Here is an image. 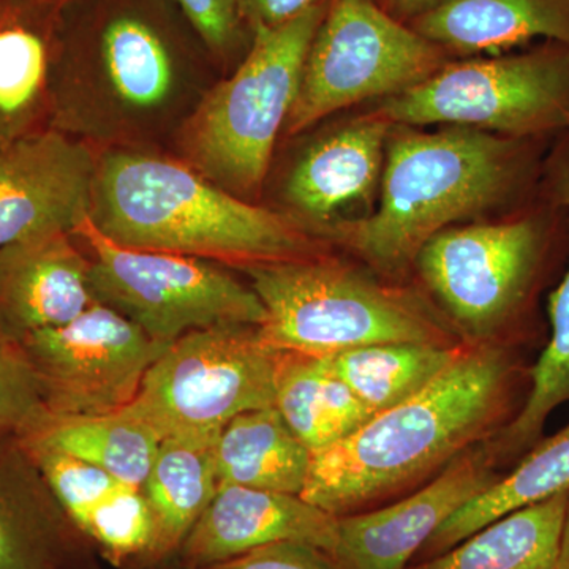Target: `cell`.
<instances>
[{"label": "cell", "mask_w": 569, "mask_h": 569, "mask_svg": "<svg viewBox=\"0 0 569 569\" xmlns=\"http://www.w3.org/2000/svg\"><path fill=\"white\" fill-rule=\"evenodd\" d=\"M329 0H236L239 17L258 28H279Z\"/></svg>", "instance_id": "cell-33"}, {"label": "cell", "mask_w": 569, "mask_h": 569, "mask_svg": "<svg viewBox=\"0 0 569 569\" xmlns=\"http://www.w3.org/2000/svg\"><path fill=\"white\" fill-rule=\"evenodd\" d=\"M274 407L312 456L335 447L372 413L335 376L323 356L280 351Z\"/></svg>", "instance_id": "cell-24"}, {"label": "cell", "mask_w": 569, "mask_h": 569, "mask_svg": "<svg viewBox=\"0 0 569 569\" xmlns=\"http://www.w3.org/2000/svg\"><path fill=\"white\" fill-rule=\"evenodd\" d=\"M430 43L466 54L546 39L569 44V0H441L411 21Z\"/></svg>", "instance_id": "cell-19"}, {"label": "cell", "mask_w": 569, "mask_h": 569, "mask_svg": "<svg viewBox=\"0 0 569 569\" xmlns=\"http://www.w3.org/2000/svg\"><path fill=\"white\" fill-rule=\"evenodd\" d=\"M312 452L295 436L276 407L231 419L213 443L219 485L301 496Z\"/></svg>", "instance_id": "cell-21"}, {"label": "cell", "mask_w": 569, "mask_h": 569, "mask_svg": "<svg viewBox=\"0 0 569 569\" xmlns=\"http://www.w3.org/2000/svg\"><path fill=\"white\" fill-rule=\"evenodd\" d=\"M170 569H190V568L182 567L181 563H178V561L174 560V565Z\"/></svg>", "instance_id": "cell-36"}, {"label": "cell", "mask_w": 569, "mask_h": 569, "mask_svg": "<svg viewBox=\"0 0 569 569\" xmlns=\"http://www.w3.org/2000/svg\"><path fill=\"white\" fill-rule=\"evenodd\" d=\"M565 490H569V425L542 437L508 475L445 520L411 563L433 559L493 520Z\"/></svg>", "instance_id": "cell-23"}, {"label": "cell", "mask_w": 569, "mask_h": 569, "mask_svg": "<svg viewBox=\"0 0 569 569\" xmlns=\"http://www.w3.org/2000/svg\"><path fill=\"white\" fill-rule=\"evenodd\" d=\"M264 307L269 346L329 356L381 343L460 346L459 336L406 291L320 257L247 266Z\"/></svg>", "instance_id": "cell-4"}, {"label": "cell", "mask_w": 569, "mask_h": 569, "mask_svg": "<svg viewBox=\"0 0 569 569\" xmlns=\"http://www.w3.org/2000/svg\"><path fill=\"white\" fill-rule=\"evenodd\" d=\"M71 522L119 568L151 565L157 530L141 488L26 440Z\"/></svg>", "instance_id": "cell-16"}, {"label": "cell", "mask_w": 569, "mask_h": 569, "mask_svg": "<svg viewBox=\"0 0 569 569\" xmlns=\"http://www.w3.org/2000/svg\"><path fill=\"white\" fill-rule=\"evenodd\" d=\"M466 346L381 343L323 358L331 372L377 417L429 387Z\"/></svg>", "instance_id": "cell-27"}, {"label": "cell", "mask_w": 569, "mask_h": 569, "mask_svg": "<svg viewBox=\"0 0 569 569\" xmlns=\"http://www.w3.org/2000/svg\"><path fill=\"white\" fill-rule=\"evenodd\" d=\"M51 421L21 340L0 326V438L37 436Z\"/></svg>", "instance_id": "cell-30"}, {"label": "cell", "mask_w": 569, "mask_h": 569, "mask_svg": "<svg viewBox=\"0 0 569 569\" xmlns=\"http://www.w3.org/2000/svg\"><path fill=\"white\" fill-rule=\"evenodd\" d=\"M527 140L463 127L402 130L387 144L377 211L339 224L336 238L378 271L402 272L433 236L519 189Z\"/></svg>", "instance_id": "cell-3"}, {"label": "cell", "mask_w": 569, "mask_h": 569, "mask_svg": "<svg viewBox=\"0 0 569 569\" xmlns=\"http://www.w3.org/2000/svg\"><path fill=\"white\" fill-rule=\"evenodd\" d=\"M89 249L93 301L129 318L157 342L219 325H263L260 298L212 261L129 249L84 219L71 233Z\"/></svg>", "instance_id": "cell-9"}, {"label": "cell", "mask_w": 569, "mask_h": 569, "mask_svg": "<svg viewBox=\"0 0 569 569\" xmlns=\"http://www.w3.org/2000/svg\"><path fill=\"white\" fill-rule=\"evenodd\" d=\"M553 168L552 194L568 213L569 146ZM548 346L530 367V389L518 415L486 441L497 467L516 463L542 438L546 422L557 408L569 402V264L559 287L549 296Z\"/></svg>", "instance_id": "cell-20"}, {"label": "cell", "mask_w": 569, "mask_h": 569, "mask_svg": "<svg viewBox=\"0 0 569 569\" xmlns=\"http://www.w3.org/2000/svg\"><path fill=\"white\" fill-rule=\"evenodd\" d=\"M204 569H342L325 550L306 542L263 546Z\"/></svg>", "instance_id": "cell-31"}, {"label": "cell", "mask_w": 569, "mask_h": 569, "mask_svg": "<svg viewBox=\"0 0 569 569\" xmlns=\"http://www.w3.org/2000/svg\"><path fill=\"white\" fill-rule=\"evenodd\" d=\"M50 66L43 0H0V146L37 132Z\"/></svg>", "instance_id": "cell-26"}, {"label": "cell", "mask_w": 569, "mask_h": 569, "mask_svg": "<svg viewBox=\"0 0 569 569\" xmlns=\"http://www.w3.org/2000/svg\"><path fill=\"white\" fill-rule=\"evenodd\" d=\"M339 518L301 496L219 485L173 560L204 569L274 542H306L335 556Z\"/></svg>", "instance_id": "cell-14"}, {"label": "cell", "mask_w": 569, "mask_h": 569, "mask_svg": "<svg viewBox=\"0 0 569 569\" xmlns=\"http://www.w3.org/2000/svg\"><path fill=\"white\" fill-rule=\"evenodd\" d=\"M441 0H389V6L399 17L413 21L419 14L436 7Z\"/></svg>", "instance_id": "cell-34"}, {"label": "cell", "mask_w": 569, "mask_h": 569, "mask_svg": "<svg viewBox=\"0 0 569 569\" xmlns=\"http://www.w3.org/2000/svg\"><path fill=\"white\" fill-rule=\"evenodd\" d=\"M51 419L100 417L130 406L167 343L110 307L21 337Z\"/></svg>", "instance_id": "cell-11"}, {"label": "cell", "mask_w": 569, "mask_h": 569, "mask_svg": "<svg viewBox=\"0 0 569 569\" xmlns=\"http://www.w3.org/2000/svg\"><path fill=\"white\" fill-rule=\"evenodd\" d=\"M89 258L66 231L0 249V326L21 337L69 323L93 305Z\"/></svg>", "instance_id": "cell-17"}, {"label": "cell", "mask_w": 569, "mask_h": 569, "mask_svg": "<svg viewBox=\"0 0 569 569\" xmlns=\"http://www.w3.org/2000/svg\"><path fill=\"white\" fill-rule=\"evenodd\" d=\"M569 490L516 509L406 569H557Z\"/></svg>", "instance_id": "cell-25"}, {"label": "cell", "mask_w": 569, "mask_h": 569, "mask_svg": "<svg viewBox=\"0 0 569 569\" xmlns=\"http://www.w3.org/2000/svg\"><path fill=\"white\" fill-rule=\"evenodd\" d=\"M485 443L468 449L413 492L339 518L332 559L342 569H406L445 520L500 479Z\"/></svg>", "instance_id": "cell-12"}, {"label": "cell", "mask_w": 569, "mask_h": 569, "mask_svg": "<svg viewBox=\"0 0 569 569\" xmlns=\"http://www.w3.org/2000/svg\"><path fill=\"white\" fill-rule=\"evenodd\" d=\"M549 246L548 220L522 216L447 228L415 264L463 343L508 346L537 293Z\"/></svg>", "instance_id": "cell-6"}, {"label": "cell", "mask_w": 569, "mask_h": 569, "mask_svg": "<svg viewBox=\"0 0 569 569\" xmlns=\"http://www.w3.org/2000/svg\"><path fill=\"white\" fill-rule=\"evenodd\" d=\"M557 569H569V496L567 512H565L563 530H561L559 561Z\"/></svg>", "instance_id": "cell-35"}, {"label": "cell", "mask_w": 569, "mask_h": 569, "mask_svg": "<svg viewBox=\"0 0 569 569\" xmlns=\"http://www.w3.org/2000/svg\"><path fill=\"white\" fill-rule=\"evenodd\" d=\"M280 350L252 325H219L176 340L130 406L160 437L217 440L231 419L274 407Z\"/></svg>", "instance_id": "cell-8"}, {"label": "cell", "mask_w": 569, "mask_h": 569, "mask_svg": "<svg viewBox=\"0 0 569 569\" xmlns=\"http://www.w3.org/2000/svg\"><path fill=\"white\" fill-rule=\"evenodd\" d=\"M440 67V48L377 0H329L284 129L299 133L351 104L397 96Z\"/></svg>", "instance_id": "cell-10"}, {"label": "cell", "mask_w": 569, "mask_h": 569, "mask_svg": "<svg viewBox=\"0 0 569 569\" xmlns=\"http://www.w3.org/2000/svg\"><path fill=\"white\" fill-rule=\"evenodd\" d=\"M378 114L392 126H448L501 137L569 130V44L448 63Z\"/></svg>", "instance_id": "cell-7"}, {"label": "cell", "mask_w": 569, "mask_h": 569, "mask_svg": "<svg viewBox=\"0 0 569 569\" xmlns=\"http://www.w3.org/2000/svg\"><path fill=\"white\" fill-rule=\"evenodd\" d=\"M92 563V542L71 522L24 438H0V569Z\"/></svg>", "instance_id": "cell-15"}, {"label": "cell", "mask_w": 569, "mask_h": 569, "mask_svg": "<svg viewBox=\"0 0 569 569\" xmlns=\"http://www.w3.org/2000/svg\"><path fill=\"white\" fill-rule=\"evenodd\" d=\"M328 6L279 28L253 29L252 50L242 66L198 108L186 149L209 181L233 194L260 189Z\"/></svg>", "instance_id": "cell-5"}, {"label": "cell", "mask_w": 569, "mask_h": 569, "mask_svg": "<svg viewBox=\"0 0 569 569\" xmlns=\"http://www.w3.org/2000/svg\"><path fill=\"white\" fill-rule=\"evenodd\" d=\"M213 443L216 440L179 437L163 438L160 443L151 473L141 486L157 530L149 567L174 559L183 539L216 497L219 481Z\"/></svg>", "instance_id": "cell-22"}, {"label": "cell", "mask_w": 569, "mask_h": 569, "mask_svg": "<svg viewBox=\"0 0 569 569\" xmlns=\"http://www.w3.org/2000/svg\"><path fill=\"white\" fill-rule=\"evenodd\" d=\"M26 440L102 468L137 488L151 473L162 443L160 433L127 407L100 417L51 419Z\"/></svg>", "instance_id": "cell-28"}, {"label": "cell", "mask_w": 569, "mask_h": 569, "mask_svg": "<svg viewBox=\"0 0 569 569\" xmlns=\"http://www.w3.org/2000/svg\"><path fill=\"white\" fill-rule=\"evenodd\" d=\"M530 367L509 346H467L417 396L312 458L301 497L336 518L391 503L518 415Z\"/></svg>", "instance_id": "cell-1"}, {"label": "cell", "mask_w": 569, "mask_h": 569, "mask_svg": "<svg viewBox=\"0 0 569 569\" xmlns=\"http://www.w3.org/2000/svg\"><path fill=\"white\" fill-rule=\"evenodd\" d=\"M89 220L116 244L247 266L317 257L288 217L239 200L197 171L142 153L97 167Z\"/></svg>", "instance_id": "cell-2"}, {"label": "cell", "mask_w": 569, "mask_h": 569, "mask_svg": "<svg viewBox=\"0 0 569 569\" xmlns=\"http://www.w3.org/2000/svg\"><path fill=\"white\" fill-rule=\"evenodd\" d=\"M391 126L376 112L313 144L288 178V203L310 219L329 220L369 198L383 173Z\"/></svg>", "instance_id": "cell-18"}, {"label": "cell", "mask_w": 569, "mask_h": 569, "mask_svg": "<svg viewBox=\"0 0 569 569\" xmlns=\"http://www.w3.org/2000/svg\"><path fill=\"white\" fill-rule=\"evenodd\" d=\"M193 28L213 50H224L238 28L236 0H176Z\"/></svg>", "instance_id": "cell-32"}, {"label": "cell", "mask_w": 569, "mask_h": 569, "mask_svg": "<svg viewBox=\"0 0 569 569\" xmlns=\"http://www.w3.org/2000/svg\"><path fill=\"white\" fill-rule=\"evenodd\" d=\"M97 164L56 130L0 146V249L51 231L73 233L91 213Z\"/></svg>", "instance_id": "cell-13"}, {"label": "cell", "mask_w": 569, "mask_h": 569, "mask_svg": "<svg viewBox=\"0 0 569 569\" xmlns=\"http://www.w3.org/2000/svg\"><path fill=\"white\" fill-rule=\"evenodd\" d=\"M104 70L116 96L133 108L159 107L173 86V62L159 33L133 17L116 18L102 39Z\"/></svg>", "instance_id": "cell-29"}]
</instances>
